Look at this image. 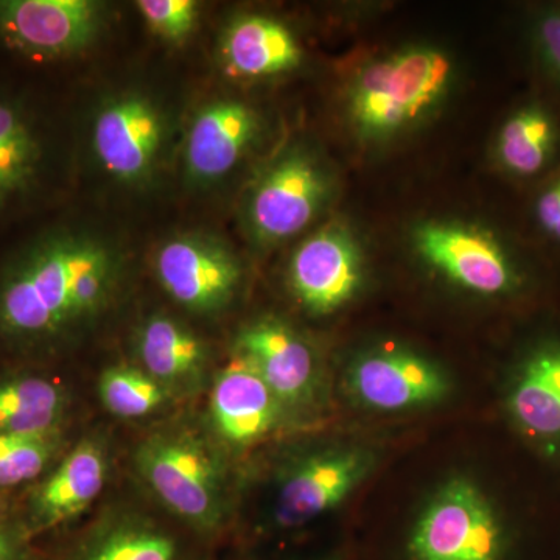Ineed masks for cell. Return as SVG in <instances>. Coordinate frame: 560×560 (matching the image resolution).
Instances as JSON below:
<instances>
[{
    "instance_id": "6da1fadb",
    "label": "cell",
    "mask_w": 560,
    "mask_h": 560,
    "mask_svg": "<svg viewBox=\"0 0 560 560\" xmlns=\"http://www.w3.org/2000/svg\"><path fill=\"white\" fill-rule=\"evenodd\" d=\"M131 257L98 228L57 221L0 259V363L51 364L124 300Z\"/></svg>"
},
{
    "instance_id": "7a4b0ae2",
    "label": "cell",
    "mask_w": 560,
    "mask_h": 560,
    "mask_svg": "<svg viewBox=\"0 0 560 560\" xmlns=\"http://www.w3.org/2000/svg\"><path fill=\"white\" fill-rule=\"evenodd\" d=\"M383 560H560V529L455 471L427 492Z\"/></svg>"
},
{
    "instance_id": "3957f363",
    "label": "cell",
    "mask_w": 560,
    "mask_h": 560,
    "mask_svg": "<svg viewBox=\"0 0 560 560\" xmlns=\"http://www.w3.org/2000/svg\"><path fill=\"white\" fill-rule=\"evenodd\" d=\"M416 259L453 289L501 307L530 311L547 296L550 270L517 232L469 221L431 219L410 231Z\"/></svg>"
},
{
    "instance_id": "277c9868",
    "label": "cell",
    "mask_w": 560,
    "mask_h": 560,
    "mask_svg": "<svg viewBox=\"0 0 560 560\" xmlns=\"http://www.w3.org/2000/svg\"><path fill=\"white\" fill-rule=\"evenodd\" d=\"M458 84V66L434 44H408L364 62L342 92V117L364 147H381L436 116Z\"/></svg>"
},
{
    "instance_id": "5b68a950",
    "label": "cell",
    "mask_w": 560,
    "mask_h": 560,
    "mask_svg": "<svg viewBox=\"0 0 560 560\" xmlns=\"http://www.w3.org/2000/svg\"><path fill=\"white\" fill-rule=\"evenodd\" d=\"M135 470L172 515L201 534H215L230 514L228 469L219 451L189 427H162L136 448Z\"/></svg>"
},
{
    "instance_id": "8992f818",
    "label": "cell",
    "mask_w": 560,
    "mask_h": 560,
    "mask_svg": "<svg viewBox=\"0 0 560 560\" xmlns=\"http://www.w3.org/2000/svg\"><path fill=\"white\" fill-rule=\"evenodd\" d=\"M334 171L304 139L287 142L261 164L241 200V223L256 248L271 249L318 219L335 195Z\"/></svg>"
},
{
    "instance_id": "52a82bcc",
    "label": "cell",
    "mask_w": 560,
    "mask_h": 560,
    "mask_svg": "<svg viewBox=\"0 0 560 560\" xmlns=\"http://www.w3.org/2000/svg\"><path fill=\"white\" fill-rule=\"evenodd\" d=\"M381 459V448L364 441L320 442L293 453L272 480L265 529L289 536L329 517L374 474Z\"/></svg>"
},
{
    "instance_id": "ba28073f",
    "label": "cell",
    "mask_w": 560,
    "mask_h": 560,
    "mask_svg": "<svg viewBox=\"0 0 560 560\" xmlns=\"http://www.w3.org/2000/svg\"><path fill=\"white\" fill-rule=\"evenodd\" d=\"M176 119L160 95L143 88L109 92L92 109L90 149L101 171L124 189L160 178L173 147Z\"/></svg>"
},
{
    "instance_id": "9c48e42d",
    "label": "cell",
    "mask_w": 560,
    "mask_h": 560,
    "mask_svg": "<svg viewBox=\"0 0 560 560\" xmlns=\"http://www.w3.org/2000/svg\"><path fill=\"white\" fill-rule=\"evenodd\" d=\"M500 408L512 434L560 474V320L529 327L504 366Z\"/></svg>"
},
{
    "instance_id": "30bf717a",
    "label": "cell",
    "mask_w": 560,
    "mask_h": 560,
    "mask_svg": "<svg viewBox=\"0 0 560 560\" xmlns=\"http://www.w3.org/2000/svg\"><path fill=\"white\" fill-rule=\"evenodd\" d=\"M342 385L353 404L381 415L430 410L455 393V381L440 361L399 342L359 350L346 366Z\"/></svg>"
},
{
    "instance_id": "8fae6325",
    "label": "cell",
    "mask_w": 560,
    "mask_h": 560,
    "mask_svg": "<svg viewBox=\"0 0 560 560\" xmlns=\"http://www.w3.org/2000/svg\"><path fill=\"white\" fill-rule=\"evenodd\" d=\"M57 172L46 110L28 91L0 88V223L35 209Z\"/></svg>"
},
{
    "instance_id": "7c38bea8",
    "label": "cell",
    "mask_w": 560,
    "mask_h": 560,
    "mask_svg": "<svg viewBox=\"0 0 560 560\" xmlns=\"http://www.w3.org/2000/svg\"><path fill=\"white\" fill-rule=\"evenodd\" d=\"M162 290L198 316L226 312L241 294L243 264L234 248L209 232H180L165 238L153 256Z\"/></svg>"
},
{
    "instance_id": "4fadbf2b",
    "label": "cell",
    "mask_w": 560,
    "mask_h": 560,
    "mask_svg": "<svg viewBox=\"0 0 560 560\" xmlns=\"http://www.w3.org/2000/svg\"><path fill=\"white\" fill-rule=\"evenodd\" d=\"M366 282V254L345 221H329L290 254L287 287L311 316H330L348 307Z\"/></svg>"
},
{
    "instance_id": "5bb4252c",
    "label": "cell",
    "mask_w": 560,
    "mask_h": 560,
    "mask_svg": "<svg viewBox=\"0 0 560 560\" xmlns=\"http://www.w3.org/2000/svg\"><path fill=\"white\" fill-rule=\"evenodd\" d=\"M108 20L97 0H0V44L25 60H66L91 49Z\"/></svg>"
},
{
    "instance_id": "9a60e30c",
    "label": "cell",
    "mask_w": 560,
    "mask_h": 560,
    "mask_svg": "<svg viewBox=\"0 0 560 560\" xmlns=\"http://www.w3.org/2000/svg\"><path fill=\"white\" fill-rule=\"evenodd\" d=\"M234 350L270 386L291 419L318 410L323 364L315 346L289 320L275 315L248 320L235 335Z\"/></svg>"
},
{
    "instance_id": "2e32d148",
    "label": "cell",
    "mask_w": 560,
    "mask_h": 560,
    "mask_svg": "<svg viewBox=\"0 0 560 560\" xmlns=\"http://www.w3.org/2000/svg\"><path fill=\"white\" fill-rule=\"evenodd\" d=\"M265 135L260 110L242 98L221 97L202 103L191 114L183 145L184 178L209 189L231 175Z\"/></svg>"
},
{
    "instance_id": "e0dca14e",
    "label": "cell",
    "mask_w": 560,
    "mask_h": 560,
    "mask_svg": "<svg viewBox=\"0 0 560 560\" xmlns=\"http://www.w3.org/2000/svg\"><path fill=\"white\" fill-rule=\"evenodd\" d=\"M108 470L106 441L101 436L83 438L22 495L18 517L33 539L68 525L101 495Z\"/></svg>"
},
{
    "instance_id": "ac0fdd59",
    "label": "cell",
    "mask_w": 560,
    "mask_h": 560,
    "mask_svg": "<svg viewBox=\"0 0 560 560\" xmlns=\"http://www.w3.org/2000/svg\"><path fill=\"white\" fill-rule=\"evenodd\" d=\"M495 171L533 189L560 167V106L539 86L512 103L490 145Z\"/></svg>"
},
{
    "instance_id": "d6986e66",
    "label": "cell",
    "mask_w": 560,
    "mask_h": 560,
    "mask_svg": "<svg viewBox=\"0 0 560 560\" xmlns=\"http://www.w3.org/2000/svg\"><path fill=\"white\" fill-rule=\"evenodd\" d=\"M209 412L217 436L234 448L259 444L291 420L270 386L237 355L217 375Z\"/></svg>"
},
{
    "instance_id": "ffe728a7",
    "label": "cell",
    "mask_w": 560,
    "mask_h": 560,
    "mask_svg": "<svg viewBox=\"0 0 560 560\" xmlns=\"http://www.w3.org/2000/svg\"><path fill=\"white\" fill-rule=\"evenodd\" d=\"M72 394L50 364L0 363V433L66 431Z\"/></svg>"
},
{
    "instance_id": "44dd1931",
    "label": "cell",
    "mask_w": 560,
    "mask_h": 560,
    "mask_svg": "<svg viewBox=\"0 0 560 560\" xmlns=\"http://www.w3.org/2000/svg\"><path fill=\"white\" fill-rule=\"evenodd\" d=\"M132 346L138 366L172 396L195 393L205 385L209 345L183 320L167 313H153L139 324Z\"/></svg>"
},
{
    "instance_id": "7402d4cb",
    "label": "cell",
    "mask_w": 560,
    "mask_h": 560,
    "mask_svg": "<svg viewBox=\"0 0 560 560\" xmlns=\"http://www.w3.org/2000/svg\"><path fill=\"white\" fill-rule=\"evenodd\" d=\"M221 68L232 79H276L304 61L298 36L285 22L260 13L232 18L220 39Z\"/></svg>"
},
{
    "instance_id": "603a6c76",
    "label": "cell",
    "mask_w": 560,
    "mask_h": 560,
    "mask_svg": "<svg viewBox=\"0 0 560 560\" xmlns=\"http://www.w3.org/2000/svg\"><path fill=\"white\" fill-rule=\"evenodd\" d=\"M171 530L135 511L110 512L62 560H178Z\"/></svg>"
},
{
    "instance_id": "cb8c5ba5",
    "label": "cell",
    "mask_w": 560,
    "mask_h": 560,
    "mask_svg": "<svg viewBox=\"0 0 560 560\" xmlns=\"http://www.w3.org/2000/svg\"><path fill=\"white\" fill-rule=\"evenodd\" d=\"M66 431L47 434L0 433V492L32 488L43 480L68 447Z\"/></svg>"
},
{
    "instance_id": "d4e9b609",
    "label": "cell",
    "mask_w": 560,
    "mask_h": 560,
    "mask_svg": "<svg viewBox=\"0 0 560 560\" xmlns=\"http://www.w3.org/2000/svg\"><path fill=\"white\" fill-rule=\"evenodd\" d=\"M521 32L537 86L560 106V2L526 7L521 14Z\"/></svg>"
},
{
    "instance_id": "484cf974",
    "label": "cell",
    "mask_w": 560,
    "mask_h": 560,
    "mask_svg": "<svg viewBox=\"0 0 560 560\" xmlns=\"http://www.w3.org/2000/svg\"><path fill=\"white\" fill-rule=\"evenodd\" d=\"M103 407L121 419L153 415L172 400V394L138 364H113L98 378Z\"/></svg>"
},
{
    "instance_id": "4316f807",
    "label": "cell",
    "mask_w": 560,
    "mask_h": 560,
    "mask_svg": "<svg viewBox=\"0 0 560 560\" xmlns=\"http://www.w3.org/2000/svg\"><path fill=\"white\" fill-rule=\"evenodd\" d=\"M526 223L528 241L545 260L548 253L560 259V167L529 190Z\"/></svg>"
},
{
    "instance_id": "83f0119b",
    "label": "cell",
    "mask_w": 560,
    "mask_h": 560,
    "mask_svg": "<svg viewBox=\"0 0 560 560\" xmlns=\"http://www.w3.org/2000/svg\"><path fill=\"white\" fill-rule=\"evenodd\" d=\"M136 7L151 33L171 44H184L194 35L202 10L195 0H140Z\"/></svg>"
},
{
    "instance_id": "f1b7e54d",
    "label": "cell",
    "mask_w": 560,
    "mask_h": 560,
    "mask_svg": "<svg viewBox=\"0 0 560 560\" xmlns=\"http://www.w3.org/2000/svg\"><path fill=\"white\" fill-rule=\"evenodd\" d=\"M33 537L14 512L0 522V560H38Z\"/></svg>"
},
{
    "instance_id": "f546056e",
    "label": "cell",
    "mask_w": 560,
    "mask_h": 560,
    "mask_svg": "<svg viewBox=\"0 0 560 560\" xmlns=\"http://www.w3.org/2000/svg\"><path fill=\"white\" fill-rule=\"evenodd\" d=\"M16 512V506H13L11 501V493L0 492V522L11 517Z\"/></svg>"
},
{
    "instance_id": "4dcf8cb0",
    "label": "cell",
    "mask_w": 560,
    "mask_h": 560,
    "mask_svg": "<svg viewBox=\"0 0 560 560\" xmlns=\"http://www.w3.org/2000/svg\"><path fill=\"white\" fill-rule=\"evenodd\" d=\"M307 560H352V556H350L349 551L342 550V548H335V550L323 552V555Z\"/></svg>"
}]
</instances>
